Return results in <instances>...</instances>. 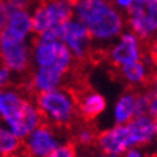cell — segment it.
I'll use <instances>...</instances> for the list:
<instances>
[{"mask_svg":"<svg viewBox=\"0 0 157 157\" xmlns=\"http://www.w3.org/2000/svg\"><path fill=\"white\" fill-rule=\"evenodd\" d=\"M32 104L38 111L39 123H46L58 128L67 130L69 136L76 124L84 121L78 114L72 98L62 88L35 92Z\"/></svg>","mask_w":157,"mask_h":157,"instance_id":"cell-1","label":"cell"},{"mask_svg":"<svg viewBox=\"0 0 157 157\" xmlns=\"http://www.w3.org/2000/svg\"><path fill=\"white\" fill-rule=\"evenodd\" d=\"M43 157H76V146L72 141H67L46 153Z\"/></svg>","mask_w":157,"mask_h":157,"instance_id":"cell-9","label":"cell"},{"mask_svg":"<svg viewBox=\"0 0 157 157\" xmlns=\"http://www.w3.org/2000/svg\"><path fill=\"white\" fill-rule=\"evenodd\" d=\"M97 147L107 157H121L130 147H133L127 125H115L114 128L98 133Z\"/></svg>","mask_w":157,"mask_h":157,"instance_id":"cell-4","label":"cell"},{"mask_svg":"<svg viewBox=\"0 0 157 157\" xmlns=\"http://www.w3.org/2000/svg\"><path fill=\"white\" fill-rule=\"evenodd\" d=\"M114 2L120 6H124V7H128L131 5V0H114Z\"/></svg>","mask_w":157,"mask_h":157,"instance_id":"cell-12","label":"cell"},{"mask_svg":"<svg viewBox=\"0 0 157 157\" xmlns=\"http://www.w3.org/2000/svg\"><path fill=\"white\" fill-rule=\"evenodd\" d=\"M140 90H144V88H140V86H127L125 88L123 97L118 100L117 109H115L117 125H124L133 118L134 101H136V95H137V92Z\"/></svg>","mask_w":157,"mask_h":157,"instance_id":"cell-7","label":"cell"},{"mask_svg":"<svg viewBox=\"0 0 157 157\" xmlns=\"http://www.w3.org/2000/svg\"><path fill=\"white\" fill-rule=\"evenodd\" d=\"M140 59V49H138L137 38L133 33H124L120 38V42L113 49H107L105 62L109 68L123 67L127 63Z\"/></svg>","mask_w":157,"mask_h":157,"instance_id":"cell-5","label":"cell"},{"mask_svg":"<svg viewBox=\"0 0 157 157\" xmlns=\"http://www.w3.org/2000/svg\"><path fill=\"white\" fill-rule=\"evenodd\" d=\"M6 20H7V9L3 0H0V29L5 26Z\"/></svg>","mask_w":157,"mask_h":157,"instance_id":"cell-10","label":"cell"},{"mask_svg":"<svg viewBox=\"0 0 157 157\" xmlns=\"http://www.w3.org/2000/svg\"><path fill=\"white\" fill-rule=\"evenodd\" d=\"M125 154H127V157H141L140 151H138V150H134V148L127 150V151H125Z\"/></svg>","mask_w":157,"mask_h":157,"instance_id":"cell-11","label":"cell"},{"mask_svg":"<svg viewBox=\"0 0 157 157\" xmlns=\"http://www.w3.org/2000/svg\"><path fill=\"white\" fill-rule=\"evenodd\" d=\"M32 43L39 67L59 68L67 74L72 62V55L65 43L61 40H42L36 36L32 39Z\"/></svg>","mask_w":157,"mask_h":157,"instance_id":"cell-3","label":"cell"},{"mask_svg":"<svg viewBox=\"0 0 157 157\" xmlns=\"http://www.w3.org/2000/svg\"><path fill=\"white\" fill-rule=\"evenodd\" d=\"M125 125L130 133L131 146H144L156 136V118L147 115L131 118Z\"/></svg>","mask_w":157,"mask_h":157,"instance_id":"cell-6","label":"cell"},{"mask_svg":"<svg viewBox=\"0 0 157 157\" xmlns=\"http://www.w3.org/2000/svg\"><path fill=\"white\" fill-rule=\"evenodd\" d=\"M22 146V140L17 138L12 131L0 127V157L12 156Z\"/></svg>","mask_w":157,"mask_h":157,"instance_id":"cell-8","label":"cell"},{"mask_svg":"<svg viewBox=\"0 0 157 157\" xmlns=\"http://www.w3.org/2000/svg\"><path fill=\"white\" fill-rule=\"evenodd\" d=\"M75 9L79 23L92 39L114 38L123 29V17L115 10L114 0H79Z\"/></svg>","mask_w":157,"mask_h":157,"instance_id":"cell-2","label":"cell"},{"mask_svg":"<svg viewBox=\"0 0 157 157\" xmlns=\"http://www.w3.org/2000/svg\"><path fill=\"white\" fill-rule=\"evenodd\" d=\"M147 2H150V0H131V3H136V5H143V6L147 5Z\"/></svg>","mask_w":157,"mask_h":157,"instance_id":"cell-13","label":"cell"}]
</instances>
